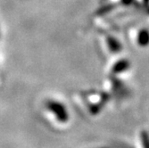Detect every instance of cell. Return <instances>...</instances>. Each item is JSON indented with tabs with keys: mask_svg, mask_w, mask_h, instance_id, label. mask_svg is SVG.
Wrapping results in <instances>:
<instances>
[{
	"mask_svg": "<svg viewBox=\"0 0 149 148\" xmlns=\"http://www.w3.org/2000/svg\"><path fill=\"white\" fill-rule=\"evenodd\" d=\"M129 66V63L127 61H120V62H118L117 64H115V66L113 67V71L116 72H123L125 69L128 68Z\"/></svg>",
	"mask_w": 149,
	"mask_h": 148,
	"instance_id": "cell-3",
	"label": "cell"
},
{
	"mask_svg": "<svg viewBox=\"0 0 149 148\" xmlns=\"http://www.w3.org/2000/svg\"><path fill=\"white\" fill-rule=\"evenodd\" d=\"M47 108L51 112H53V113L56 115V118L59 122H65L68 120V113H67V111L63 104H62L61 103L56 101H49L47 103Z\"/></svg>",
	"mask_w": 149,
	"mask_h": 148,
	"instance_id": "cell-1",
	"label": "cell"
},
{
	"mask_svg": "<svg viewBox=\"0 0 149 148\" xmlns=\"http://www.w3.org/2000/svg\"><path fill=\"white\" fill-rule=\"evenodd\" d=\"M138 42L141 46H146L149 44V32L146 30L141 31L138 37Z\"/></svg>",
	"mask_w": 149,
	"mask_h": 148,
	"instance_id": "cell-2",
	"label": "cell"
}]
</instances>
